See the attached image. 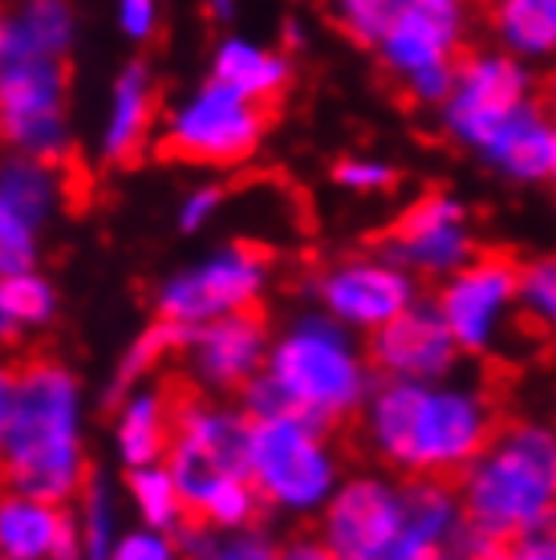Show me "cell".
Wrapping results in <instances>:
<instances>
[{
  "mask_svg": "<svg viewBox=\"0 0 556 560\" xmlns=\"http://www.w3.org/2000/svg\"><path fill=\"white\" fill-rule=\"evenodd\" d=\"M503 427L484 382L378 378L358 415V443L390 476L460 483Z\"/></svg>",
  "mask_w": 556,
  "mask_h": 560,
  "instance_id": "cell-1",
  "label": "cell"
},
{
  "mask_svg": "<svg viewBox=\"0 0 556 560\" xmlns=\"http://www.w3.org/2000/svg\"><path fill=\"white\" fill-rule=\"evenodd\" d=\"M73 0H13L0 9V151L66 163L73 151Z\"/></svg>",
  "mask_w": 556,
  "mask_h": 560,
  "instance_id": "cell-2",
  "label": "cell"
},
{
  "mask_svg": "<svg viewBox=\"0 0 556 560\" xmlns=\"http://www.w3.org/2000/svg\"><path fill=\"white\" fill-rule=\"evenodd\" d=\"M374 382V365L354 329L321 308H309L273 334L265 374L236 402L248 419L289 415L337 434L346 422H358Z\"/></svg>",
  "mask_w": 556,
  "mask_h": 560,
  "instance_id": "cell-3",
  "label": "cell"
},
{
  "mask_svg": "<svg viewBox=\"0 0 556 560\" xmlns=\"http://www.w3.org/2000/svg\"><path fill=\"white\" fill-rule=\"evenodd\" d=\"M90 471L82 378L61 358H25L13 419L0 443V488L73 504Z\"/></svg>",
  "mask_w": 556,
  "mask_h": 560,
  "instance_id": "cell-4",
  "label": "cell"
},
{
  "mask_svg": "<svg viewBox=\"0 0 556 560\" xmlns=\"http://www.w3.org/2000/svg\"><path fill=\"white\" fill-rule=\"evenodd\" d=\"M463 560L556 528V434L536 422H508L460 476Z\"/></svg>",
  "mask_w": 556,
  "mask_h": 560,
  "instance_id": "cell-5",
  "label": "cell"
},
{
  "mask_svg": "<svg viewBox=\"0 0 556 560\" xmlns=\"http://www.w3.org/2000/svg\"><path fill=\"white\" fill-rule=\"evenodd\" d=\"M248 415L232 398H211L192 386L179 390L171 427L167 467L195 524L211 533L256 528L265 504L248 479Z\"/></svg>",
  "mask_w": 556,
  "mask_h": 560,
  "instance_id": "cell-6",
  "label": "cell"
},
{
  "mask_svg": "<svg viewBox=\"0 0 556 560\" xmlns=\"http://www.w3.org/2000/svg\"><path fill=\"white\" fill-rule=\"evenodd\" d=\"M248 479L265 512L292 520L321 516L346 479V463L334 431L305 419H252L248 422Z\"/></svg>",
  "mask_w": 556,
  "mask_h": 560,
  "instance_id": "cell-7",
  "label": "cell"
},
{
  "mask_svg": "<svg viewBox=\"0 0 556 560\" xmlns=\"http://www.w3.org/2000/svg\"><path fill=\"white\" fill-rule=\"evenodd\" d=\"M268 284H273V256L260 244L232 240L159 280L151 296V317L195 329L232 313L265 308Z\"/></svg>",
  "mask_w": 556,
  "mask_h": 560,
  "instance_id": "cell-8",
  "label": "cell"
},
{
  "mask_svg": "<svg viewBox=\"0 0 556 560\" xmlns=\"http://www.w3.org/2000/svg\"><path fill=\"white\" fill-rule=\"evenodd\" d=\"M273 110L228 85L204 82L187 90L159 122V151L195 167H240L260 151Z\"/></svg>",
  "mask_w": 556,
  "mask_h": 560,
  "instance_id": "cell-9",
  "label": "cell"
},
{
  "mask_svg": "<svg viewBox=\"0 0 556 560\" xmlns=\"http://www.w3.org/2000/svg\"><path fill=\"white\" fill-rule=\"evenodd\" d=\"M524 265L512 253H475L455 277L443 280L435 305L443 313L463 358H487L500 350L503 334L520 308Z\"/></svg>",
  "mask_w": 556,
  "mask_h": 560,
  "instance_id": "cell-10",
  "label": "cell"
},
{
  "mask_svg": "<svg viewBox=\"0 0 556 560\" xmlns=\"http://www.w3.org/2000/svg\"><path fill=\"white\" fill-rule=\"evenodd\" d=\"M532 102V78L520 57L503 49H467L455 70V90L443 106V127L460 147L484 154L491 139Z\"/></svg>",
  "mask_w": 556,
  "mask_h": 560,
  "instance_id": "cell-11",
  "label": "cell"
},
{
  "mask_svg": "<svg viewBox=\"0 0 556 560\" xmlns=\"http://www.w3.org/2000/svg\"><path fill=\"white\" fill-rule=\"evenodd\" d=\"M273 325L265 308L232 313L220 322L195 325L183 337V378L187 386L211 398H232L248 390L265 374L268 350H273Z\"/></svg>",
  "mask_w": 556,
  "mask_h": 560,
  "instance_id": "cell-12",
  "label": "cell"
},
{
  "mask_svg": "<svg viewBox=\"0 0 556 560\" xmlns=\"http://www.w3.org/2000/svg\"><path fill=\"white\" fill-rule=\"evenodd\" d=\"M309 293H313L321 313H329L334 322H341L354 334L370 337L415 305L418 277L386 260L382 253L346 256V260L321 268L317 277L309 280Z\"/></svg>",
  "mask_w": 556,
  "mask_h": 560,
  "instance_id": "cell-13",
  "label": "cell"
},
{
  "mask_svg": "<svg viewBox=\"0 0 556 560\" xmlns=\"http://www.w3.org/2000/svg\"><path fill=\"white\" fill-rule=\"evenodd\" d=\"M406 483L398 476L358 471L346 476L317 516V536L337 560H390L403 536Z\"/></svg>",
  "mask_w": 556,
  "mask_h": 560,
  "instance_id": "cell-14",
  "label": "cell"
},
{
  "mask_svg": "<svg viewBox=\"0 0 556 560\" xmlns=\"http://www.w3.org/2000/svg\"><path fill=\"white\" fill-rule=\"evenodd\" d=\"M378 253L415 277H455L475 256L467 208L447 191H427L382 232Z\"/></svg>",
  "mask_w": 556,
  "mask_h": 560,
  "instance_id": "cell-15",
  "label": "cell"
},
{
  "mask_svg": "<svg viewBox=\"0 0 556 560\" xmlns=\"http://www.w3.org/2000/svg\"><path fill=\"white\" fill-rule=\"evenodd\" d=\"M467 28H472L467 0H410L374 54L382 70L403 85L406 78L435 66H460V57L472 49Z\"/></svg>",
  "mask_w": 556,
  "mask_h": 560,
  "instance_id": "cell-16",
  "label": "cell"
},
{
  "mask_svg": "<svg viewBox=\"0 0 556 560\" xmlns=\"http://www.w3.org/2000/svg\"><path fill=\"white\" fill-rule=\"evenodd\" d=\"M366 358L378 378L390 382H447L460 370V341L451 337L435 301H415L403 317L366 337Z\"/></svg>",
  "mask_w": 556,
  "mask_h": 560,
  "instance_id": "cell-17",
  "label": "cell"
},
{
  "mask_svg": "<svg viewBox=\"0 0 556 560\" xmlns=\"http://www.w3.org/2000/svg\"><path fill=\"white\" fill-rule=\"evenodd\" d=\"M159 82L151 61L130 57L111 82L106 114L97 127V159L106 167H130L159 139Z\"/></svg>",
  "mask_w": 556,
  "mask_h": 560,
  "instance_id": "cell-18",
  "label": "cell"
},
{
  "mask_svg": "<svg viewBox=\"0 0 556 560\" xmlns=\"http://www.w3.org/2000/svg\"><path fill=\"white\" fill-rule=\"evenodd\" d=\"M0 560H85L73 508L0 488Z\"/></svg>",
  "mask_w": 556,
  "mask_h": 560,
  "instance_id": "cell-19",
  "label": "cell"
},
{
  "mask_svg": "<svg viewBox=\"0 0 556 560\" xmlns=\"http://www.w3.org/2000/svg\"><path fill=\"white\" fill-rule=\"evenodd\" d=\"M179 390L183 386H171V382L154 378V382H147V386H139V390H130L123 402L114 407L111 447L123 471L151 467V463L167 459Z\"/></svg>",
  "mask_w": 556,
  "mask_h": 560,
  "instance_id": "cell-20",
  "label": "cell"
},
{
  "mask_svg": "<svg viewBox=\"0 0 556 560\" xmlns=\"http://www.w3.org/2000/svg\"><path fill=\"white\" fill-rule=\"evenodd\" d=\"M208 78L228 85V90H236V94H244L248 102H260V106L273 110L292 85V57H289V49H277V45L228 33V37H220L216 49H211Z\"/></svg>",
  "mask_w": 556,
  "mask_h": 560,
  "instance_id": "cell-21",
  "label": "cell"
},
{
  "mask_svg": "<svg viewBox=\"0 0 556 560\" xmlns=\"http://www.w3.org/2000/svg\"><path fill=\"white\" fill-rule=\"evenodd\" d=\"M0 196L9 199L33 228L57 224V215L70 208V179L66 163L33 159V154L0 151Z\"/></svg>",
  "mask_w": 556,
  "mask_h": 560,
  "instance_id": "cell-22",
  "label": "cell"
},
{
  "mask_svg": "<svg viewBox=\"0 0 556 560\" xmlns=\"http://www.w3.org/2000/svg\"><path fill=\"white\" fill-rule=\"evenodd\" d=\"M553 135H556V127H553V118H548V106L536 98L491 139V147H487L479 159H484L487 167H496L500 175H508V179H516V183L548 179Z\"/></svg>",
  "mask_w": 556,
  "mask_h": 560,
  "instance_id": "cell-23",
  "label": "cell"
},
{
  "mask_svg": "<svg viewBox=\"0 0 556 560\" xmlns=\"http://www.w3.org/2000/svg\"><path fill=\"white\" fill-rule=\"evenodd\" d=\"M57 313H61V296L42 268L0 277V353L9 358L25 341L45 334L57 322Z\"/></svg>",
  "mask_w": 556,
  "mask_h": 560,
  "instance_id": "cell-24",
  "label": "cell"
},
{
  "mask_svg": "<svg viewBox=\"0 0 556 560\" xmlns=\"http://www.w3.org/2000/svg\"><path fill=\"white\" fill-rule=\"evenodd\" d=\"M183 337H187V329L151 317L139 334L126 341V350L118 353L111 378H106V390H102V402H106V407H118L130 390H139V386L154 382V374H159L171 358H179L183 353Z\"/></svg>",
  "mask_w": 556,
  "mask_h": 560,
  "instance_id": "cell-25",
  "label": "cell"
},
{
  "mask_svg": "<svg viewBox=\"0 0 556 560\" xmlns=\"http://www.w3.org/2000/svg\"><path fill=\"white\" fill-rule=\"evenodd\" d=\"M123 504L126 495L111 483L106 471H90L85 488L73 500V516H78V536H82V557L85 560H111L118 540H123Z\"/></svg>",
  "mask_w": 556,
  "mask_h": 560,
  "instance_id": "cell-26",
  "label": "cell"
},
{
  "mask_svg": "<svg viewBox=\"0 0 556 560\" xmlns=\"http://www.w3.org/2000/svg\"><path fill=\"white\" fill-rule=\"evenodd\" d=\"M491 28L503 54L553 57L556 54V0H491Z\"/></svg>",
  "mask_w": 556,
  "mask_h": 560,
  "instance_id": "cell-27",
  "label": "cell"
},
{
  "mask_svg": "<svg viewBox=\"0 0 556 560\" xmlns=\"http://www.w3.org/2000/svg\"><path fill=\"white\" fill-rule=\"evenodd\" d=\"M123 495L130 512L139 516L142 528H154V533H179L183 524L192 520L187 504H183V491L171 476L167 463H151V467H135V471H123Z\"/></svg>",
  "mask_w": 556,
  "mask_h": 560,
  "instance_id": "cell-28",
  "label": "cell"
},
{
  "mask_svg": "<svg viewBox=\"0 0 556 560\" xmlns=\"http://www.w3.org/2000/svg\"><path fill=\"white\" fill-rule=\"evenodd\" d=\"M175 540L183 548V560H280V540L265 524L244 533H211L208 524L187 520Z\"/></svg>",
  "mask_w": 556,
  "mask_h": 560,
  "instance_id": "cell-29",
  "label": "cell"
},
{
  "mask_svg": "<svg viewBox=\"0 0 556 560\" xmlns=\"http://www.w3.org/2000/svg\"><path fill=\"white\" fill-rule=\"evenodd\" d=\"M410 0H325V13L349 42L378 49V42L390 33V25L403 16Z\"/></svg>",
  "mask_w": 556,
  "mask_h": 560,
  "instance_id": "cell-30",
  "label": "cell"
},
{
  "mask_svg": "<svg viewBox=\"0 0 556 560\" xmlns=\"http://www.w3.org/2000/svg\"><path fill=\"white\" fill-rule=\"evenodd\" d=\"M42 228L28 224L25 215L0 196V277L42 265Z\"/></svg>",
  "mask_w": 556,
  "mask_h": 560,
  "instance_id": "cell-31",
  "label": "cell"
},
{
  "mask_svg": "<svg viewBox=\"0 0 556 560\" xmlns=\"http://www.w3.org/2000/svg\"><path fill=\"white\" fill-rule=\"evenodd\" d=\"M520 308L532 325H544L548 334H556V256L532 260L524 265L520 277Z\"/></svg>",
  "mask_w": 556,
  "mask_h": 560,
  "instance_id": "cell-32",
  "label": "cell"
},
{
  "mask_svg": "<svg viewBox=\"0 0 556 560\" xmlns=\"http://www.w3.org/2000/svg\"><path fill=\"white\" fill-rule=\"evenodd\" d=\"M228 203V187L216 179H204L187 187L175 203V228H179V236H199V232H208V224H216V215L223 211Z\"/></svg>",
  "mask_w": 556,
  "mask_h": 560,
  "instance_id": "cell-33",
  "label": "cell"
},
{
  "mask_svg": "<svg viewBox=\"0 0 556 560\" xmlns=\"http://www.w3.org/2000/svg\"><path fill=\"white\" fill-rule=\"evenodd\" d=\"M334 183L341 191H358V196H378L398 183V171L382 163V159H341L334 167Z\"/></svg>",
  "mask_w": 556,
  "mask_h": 560,
  "instance_id": "cell-34",
  "label": "cell"
},
{
  "mask_svg": "<svg viewBox=\"0 0 556 560\" xmlns=\"http://www.w3.org/2000/svg\"><path fill=\"white\" fill-rule=\"evenodd\" d=\"M111 560H183V548L171 533H154V528L135 524L123 533Z\"/></svg>",
  "mask_w": 556,
  "mask_h": 560,
  "instance_id": "cell-35",
  "label": "cell"
},
{
  "mask_svg": "<svg viewBox=\"0 0 556 560\" xmlns=\"http://www.w3.org/2000/svg\"><path fill=\"white\" fill-rule=\"evenodd\" d=\"M114 16L130 45H147L159 33V0H118Z\"/></svg>",
  "mask_w": 556,
  "mask_h": 560,
  "instance_id": "cell-36",
  "label": "cell"
},
{
  "mask_svg": "<svg viewBox=\"0 0 556 560\" xmlns=\"http://www.w3.org/2000/svg\"><path fill=\"white\" fill-rule=\"evenodd\" d=\"M487 560H556V528L524 536V540H516V545L496 548Z\"/></svg>",
  "mask_w": 556,
  "mask_h": 560,
  "instance_id": "cell-37",
  "label": "cell"
},
{
  "mask_svg": "<svg viewBox=\"0 0 556 560\" xmlns=\"http://www.w3.org/2000/svg\"><path fill=\"white\" fill-rule=\"evenodd\" d=\"M16 378H21V362L0 353V443H4V431H9V419H13L16 407Z\"/></svg>",
  "mask_w": 556,
  "mask_h": 560,
  "instance_id": "cell-38",
  "label": "cell"
},
{
  "mask_svg": "<svg viewBox=\"0 0 556 560\" xmlns=\"http://www.w3.org/2000/svg\"><path fill=\"white\" fill-rule=\"evenodd\" d=\"M280 560H337V552L317 533H305L280 545Z\"/></svg>",
  "mask_w": 556,
  "mask_h": 560,
  "instance_id": "cell-39",
  "label": "cell"
},
{
  "mask_svg": "<svg viewBox=\"0 0 556 560\" xmlns=\"http://www.w3.org/2000/svg\"><path fill=\"white\" fill-rule=\"evenodd\" d=\"M204 9H208L211 21H220V25H228V21L236 16V0H204Z\"/></svg>",
  "mask_w": 556,
  "mask_h": 560,
  "instance_id": "cell-40",
  "label": "cell"
},
{
  "mask_svg": "<svg viewBox=\"0 0 556 560\" xmlns=\"http://www.w3.org/2000/svg\"><path fill=\"white\" fill-rule=\"evenodd\" d=\"M544 106H548V110H553V114H556V82H553V85H548V98H544Z\"/></svg>",
  "mask_w": 556,
  "mask_h": 560,
  "instance_id": "cell-41",
  "label": "cell"
},
{
  "mask_svg": "<svg viewBox=\"0 0 556 560\" xmlns=\"http://www.w3.org/2000/svg\"><path fill=\"white\" fill-rule=\"evenodd\" d=\"M548 179L556 183V135H553V163H548Z\"/></svg>",
  "mask_w": 556,
  "mask_h": 560,
  "instance_id": "cell-42",
  "label": "cell"
},
{
  "mask_svg": "<svg viewBox=\"0 0 556 560\" xmlns=\"http://www.w3.org/2000/svg\"><path fill=\"white\" fill-rule=\"evenodd\" d=\"M447 560H463V557H447Z\"/></svg>",
  "mask_w": 556,
  "mask_h": 560,
  "instance_id": "cell-43",
  "label": "cell"
}]
</instances>
